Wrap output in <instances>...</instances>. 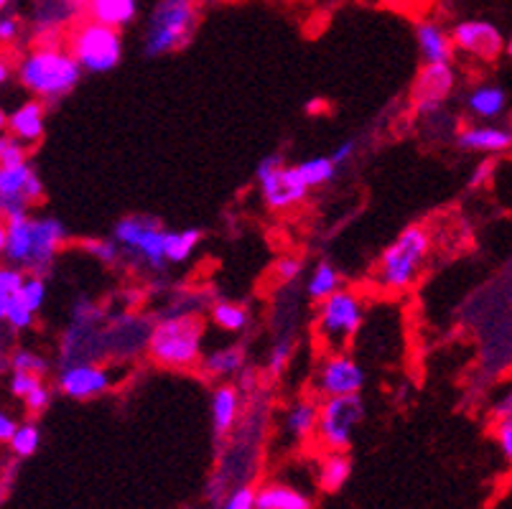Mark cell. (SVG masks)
Masks as SVG:
<instances>
[{
    "label": "cell",
    "instance_id": "obj_19",
    "mask_svg": "<svg viewBox=\"0 0 512 509\" xmlns=\"http://www.w3.org/2000/svg\"><path fill=\"white\" fill-rule=\"evenodd\" d=\"M212 431L217 438H227L240 418V390L230 382H220L212 392Z\"/></svg>",
    "mask_w": 512,
    "mask_h": 509
},
{
    "label": "cell",
    "instance_id": "obj_29",
    "mask_svg": "<svg viewBox=\"0 0 512 509\" xmlns=\"http://www.w3.org/2000/svg\"><path fill=\"white\" fill-rule=\"evenodd\" d=\"M212 321L217 329L227 331V334H240L248 329L250 314L248 308L232 301H217L212 306Z\"/></svg>",
    "mask_w": 512,
    "mask_h": 509
},
{
    "label": "cell",
    "instance_id": "obj_30",
    "mask_svg": "<svg viewBox=\"0 0 512 509\" xmlns=\"http://www.w3.org/2000/svg\"><path fill=\"white\" fill-rule=\"evenodd\" d=\"M299 174L301 179H304V184L309 186V189H316V186H327L329 181L337 179V161H334L332 156H314V158H306V161H301L299 166Z\"/></svg>",
    "mask_w": 512,
    "mask_h": 509
},
{
    "label": "cell",
    "instance_id": "obj_10",
    "mask_svg": "<svg viewBox=\"0 0 512 509\" xmlns=\"http://www.w3.org/2000/svg\"><path fill=\"white\" fill-rule=\"evenodd\" d=\"M311 387L319 398H339V395H360L365 387V370L352 354L344 349H329L319 359Z\"/></svg>",
    "mask_w": 512,
    "mask_h": 509
},
{
    "label": "cell",
    "instance_id": "obj_7",
    "mask_svg": "<svg viewBox=\"0 0 512 509\" xmlns=\"http://www.w3.org/2000/svg\"><path fill=\"white\" fill-rule=\"evenodd\" d=\"M365 306L355 291L339 288L316 308V336L329 349H344L362 329Z\"/></svg>",
    "mask_w": 512,
    "mask_h": 509
},
{
    "label": "cell",
    "instance_id": "obj_41",
    "mask_svg": "<svg viewBox=\"0 0 512 509\" xmlns=\"http://www.w3.org/2000/svg\"><path fill=\"white\" fill-rule=\"evenodd\" d=\"M23 280H26V275L18 268H0V293L3 296H16L21 291Z\"/></svg>",
    "mask_w": 512,
    "mask_h": 509
},
{
    "label": "cell",
    "instance_id": "obj_14",
    "mask_svg": "<svg viewBox=\"0 0 512 509\" xmlns=\"http://www.w3.org/2000/svg\"><path fill=\"white\" fill-rule=\"evenodd\" d=\"M113 372L92 362H72L64 364L59 372V390L72 400H92L113 390Z\"/></svg>",
    "mask_w": 512,
    "mask_h": 509
},
{
    "label": "cell",
    "instance_id": "obj_22",
    "mask_svg": "<svg viewBox=\"0 0 512 509\" xmlns=\"http://www.w3.org/2000/svg\"><path fill=\"white\" fill-rule=\"evenodd\" d=\"M255 509H314V499L288 484L268 482L255 492Z\"/></svg>",
    "mask_w": 512,
    "mask_h": 509
},
{
    "label": "cell",
    "instance_id": "obj_26",
    "mask_svg": "<svg viewBox=\"0 0 512 509\" xmlns=\"http://www.w3.org/2000/svg\"><path fill=\"white\" fill-rule=\"evenodd\" d=\"M352 476V459L347 451H327L319 461V487L324 492H339Z\"/></svg>",
    "mask_w": 512,
    "mask_h": 509
},
{
    "label": "cell",
    "instance_id": "obj_37",
    "mask_svg": "<svg viewBox=\"0 0 512 509\" xmlns=\"http://www.w3.org/2000/svg\"><path fill=\"white\" fill-rule=\"evenodd\" d=\"M492 438H495L497 448H500L502 459L512 466V415L510 418L495 420V428H492Z\"/></svg>",
    "mask_w": 512,
    "mask_h": 509
},
{
    "label": "cell",
    "instance_id": "obj_52",
    "mask_svg": "<svg viewBox=\"0 0 512 509\" xmlns=\"http://www.w3.org/2000/svg\"><path fill=\"white\" fill-rule=\"evenodd\" d=\"M8 303H11V296H3V293H0V321H6Z\"/></svg>",
    "mask_w": 512,
    "mask_h": 509
},
{
    "label": "cell",
    "instance_id": "obj_25",
    "mask_svg": "<svg viewBox=\"0 0 512 509\" xmlns=\"http://www.w3.org/2000/svg\"><path fill=\"white\" fill-rule=\"evenodd\" d=\"M202 372L212 380H230V377L240 375L245 370V349L240 344H230V347L214 349L207 357H202Z\"/></svg>",
    "mask_w": 512,
    "mask_h": 509
},
{
    "label": "cell",
    "instance_id": "obj_16",
    "mask_svg": "<svg viewBox=\"0 0 512 509\" xmlns=\"http://www.w3.org/2000/svg\"><path fill=\"white\" fill-rule=\"evenodd\" d=\"M456 146L469 153H505L512 148V128L497 123L467 125L456 135Z\"/></svg>",
    "mask_w": 512,
    "mask_h": 509
},
{
    "label": "cell",
    "instance_id": "obj_42",
    "mask_svg": "<svg viewBox=\"0 0 512 509\" xmlns=\"http://www.w3.org/2000/svg\"><path fill=\"white\" fill-rule=\"evenodd\" d=\"M23 403H26V408H29V413H41V410L49 408L51 403V392L49 387L44 385V382H39V385L34 387V390L23 398Z\"/></svg>",
    "mask_w": 512,
    "mask_h": 509
},
{
    "label": "cell",
    "instance_id": "obj_23",
    "mask_svg": "<svg viewBox=\"0 0 512 509\" xmlns=\"http://www.w3.org/2000/svg\"><path fill=\"white\" fill-rule=\"evenodd\" d=\"M31 250H34V224H31L29 214L8 219L6 258L18 268H29Z\"/></svg>",
    "mask_w": 512,
    "mask_h": 509
},
{
    "label": "cell",
    "instance_id": "obj_15",
    "mask_svg": "<svg viewBox=\"0 0 512 509\" xmlns=\"http://www.w3.org/2000/svg\"><path fill=\"white\" fill-rule=\"evenodd\" d=\"M31 224H34V250H31L29 270H34V275H46L54 265L59 247L67 240V230L54 217L31 219Z\"/></svg>",
    "mask_w": 512,
    "mask_h": 509
},
{
    "label": "cell",
    "instance_id": "obj_28",
    "mask_svg": "<svg viewBox=\"0 0 512 509\" xmlns=\"http://www.w3.org/2000/svg\"><path fill=\"white\" fill-rule=\"evenodd\" d=\"M199 242H202V232L197 227L166 232V258H169V265L186 263L199 247Z\"/></svg>",
    "mask_w": 512,
    "mask_h": 509
},
{
    "label": "cell",
    "instance_id": "obj_8",
    "mask_svg": "<svg viewBox=\"0 0 512 509\" xmlns=\"http://www.w3.org/2000/svg\"><path fill=\"white\" fill-rule=\"evenodd\" d=\"M255 181L260 186L265 207L273 212H291L309 196V186L301 179L299 168L286 166L278 153L263 156L255 166Z\"/></svg>",
    "mask_w": 512,
    "mask_h": 509
},
{
    "label": "cell",
    "instance_id": "obj_2",
    "mask_svg": "<svg viewBox=\"0 0 512 509\" xmlns=\"http://www.w3.org/2000/svg\"><path fill=\"white\" fill-rule=\"evenodd\" d=\"M199 23V0H156L143 31L148 59L169 56L192 44Z\"/></svg>",
    "mask_w": 512,
    "mask_h": 509
},
{
    "label": "cell",
    "instance_id": "obj_18",
    "mask_svg": "<svg viewBox=\"0 0 512 509\" xmlns=\"http://www.w3.org/2000/svg\"><path fill=\"white\" fill-rule=\"evenodd\" d=\"M319 408L321 403L311 395L306 398L293 400L291 405L286 408L281 420V428H283V436L288 441H306V438L316 436V426H319Z\"/></svg>",
    "mask_w": 512,
    "mask_h": 509
},
{
    "label": "cell",
    "instance_id": "obj_39",
    "mask_svg": "<svg viewBox=\"0 0 512 509\" xmlns=\"http://www.w3.org/2000/svg\"><path fill=\"white\" fill-rule=\"evenodd\" d=\"M13 372H31V375H44L46 362L34 352H16L13 354Z\"/></svg>",
    "mask_w": 512,
    "mask_h": 509
},
{
    "label": "cell",
    "instance_id": "obj_53",
    "mask_svg": "<svg viewBox=\"0 0 512 509\" xmlns=\"http://www.w3.org/2000/svg\"><path fill=\"white\" fill-rule=\"evenodd\" d=\"M8 128V118H6V112H3V107H0V133Z\"/></svg>",
    "mask_w": 512,
    "mask_h": 509
},
{
    "label": "cell",
    "instance_id": "obj_20",
    "mask_svg": "<svg viewBox=\"0 0 512 509\" xmlns=\"http://www.w3.org/2000/svg\"><path fill=\"white\" fill-rule=\"evenodd\" d=\"M464 105H467L472 118L482 120V123H492V120L505 115L507 92L502 87H497V84H477V87L469 90Z\"/></svg>",
    "mask_w": 512,
    "mask_h": 509
},
{
    "label": "cell",
    "instance_id": "obj_45",
    "mask_svg": "<svg viewBox=\"0 0 512 509\" xmlns=\"http://www.w3.org/2000/svg\"><path fill=\"white\" fill-rule=\"evenodd\" d=\"M510 415H512V387L502 392L500 398L492 403V418L500 420V418H510Z\"/></svg>",
    "mask_w": 512,
    "mask_h": 509
},
{
    "label": "cell",
    "instance_id": "obj_6",
    "mask_svg": "<svg viewBox=\"0 0 512 509\" xmlns=\"http://www.w3.org/2000/svg\"><path fill=\"white\" fill-rule=\"evenodd\" d=\"M69 51L85 72L107 74L123 62V36L118 28L87 18L74 26Z\"/></svg>",
    "mask_w": 512,
    "mask_h": 509
},
{
    "label": "cell",
    "instance_id": "obj_4",
    "mask_svg": "<svg viewBox=\"0 0 512 509\" xmlns=\"http://www.w3.org/2000/svg\"><path fill=\"white\" fill-rule=\"evenodd\" d=\"M428 250H431V237H428L426 227L421 224L406 227L380 255L377 283L388 291H406L421 275Z\"/></svg>",
    "mask_w": 512,
    "mask_h": 509
},
{
    "label": "cell",
    "instance_id": "obj_38",
    "mask_svg": "<svg viewBox=\"0 0 512 509\" xmlns=\"http://www.w3.org/2000/svg\"><path fill=\"white\" fill-rule=\"evenodd\" d=\"M293 354V342L291 339H278L276 344H273L271 349V357H268V370H271V375H281L283 370H286L288 359H291Z\"/></svg>",
    "mask_w": 512,
    "mask_h": 509
},
{
    "label": "cell",
    "instance_id": "obj_48",
    "mask_svg": "<svg viewBox=\"0 0 512 509\" xmlns=\"http://www.w3.org/2000/svg\"><path fill=\"white\" fill-rule=\"evenodd\" d=\"M16 428H18L16 420H13L8 413H3V410H0V441L11 443V438H13V433H16Z\"/></svg>",
    "mask_w": 512,
    "mask_h": 509
},
{
    "label": "cell",
    "instance_id": "obj_1",
    "mask_svg": "<svg viewBox=\"0 0 512 509\" xmlns=\"http://www.w3.org/2000/svg\"><path fill=\"white\" fill-rule=\"evenodd\" d=\"M204 326L194 314L161 316L148 336V357L169 370H189L202 362Z\"/></svg>",
    "mask_w": 512,
    "mask_h": 509
},
{
    "label": "cell",
    "instance_id": "obj_27",
    "mask_svg": "<svg viewBox=\"0 0 512 509\" xmlns=\"http://www.w3.org/2000/svg\"><path fill=\"white\" fill-rule=\"evenodd\" d=\"M342 288V273L334 263L329 260H319V263L311 268L309 280H306V296L311 301L321 303L324 298H329L332 293H337Z\"/></svg>",
    "mask_w": 512,
    "mask_h": 509
},
{
    "label": "cell",
    "instance_id": "obj_49",
    "mask_svg": "<svg viewBox=\"0 0 512 509\" xmlns=\"http://www.w3.org/2000/svg\"><path fill=\"white\" fill-rule=\"evenodd\" d=\"M490 171H492V161L479 163V166L474 168V176H472V179H469V186H479V184H482V181H487Z\"/></svg>",
    "mask_w": 512,
    "mask_h": 509
},
{
    "label": "cell",
    "instance_id": "obj_21",
    "mask_svg": "<svg viewBox=\"0 0 512 509\" xmlns=\"http://www.w3.org/2000/svg\"><path fill=\"white\" fill-rule=\"evenodd\" d=\"M87 18L118 31L133 26L138 18V0H87Z\"/></svg>",
    "mask_w": 512,
    "mask_h": 509
},
{
    "label": "cell",
    "instance_id": "obj_36",
    "mask_svg": "<svg viewBox=\"0 0 512 509\" xmlns=\"http://www.w3.org/2000/svg\"><path fill=\"white\" fill-rule=\"evenodd\" d=\"M21 298L31 306V311H39L41 306H44L46 301V283L41 275H31V278L23 280V286H21Z\"/></svg>",
    "mask_w": 512,
    "mask_h": 509
},
{
    "label": "cell",
    "instance_id": "obj_12",
    "mask_svg": "<svg viewBox=\"0 0 512 509\" xmlns=\"http://www.w3.org/2000/svg\"><path fill=\"white\" fill-rule=\"evenodd\" d=\"M451 41H454L456 51H462L464 56H469L474 62L484 64L500 59L507 44L502 39L500 28L492 21H484V18H467V21L454 23Z\"/></svg>",
    "mask_w": 512,
    "mask_h": 509
},
{
    "label": "cell",
    "instance_id": "obj_57",
    "mask_svg": "<svg viewBox=\"0 0 512 509\" xmlns=\"http://www.w3.org/2000/svg\"><path fill=\"white\" fill-rule=\"evenodd\" d=\"M8 3H11V0H0V11H3V8H6Z\"/></svg>",
    "mask_w": 512,
    "mask_h": 509
},
{
    "label": "cell",
    "instance_id": "obj_40",
    "mask_svg": "<svg viewBox=\"0 0 512 509\" xmlns=\"http://www.w3.org/2000/svg\"><path fill=\"white\" fill-rule=\"evenodd\" d=\"M222 509H255V489L248 484L235 487L222 504Z\"/></svg>",
    "mask_w": 512,
    "mask_h": 509
},
{
    "label": "cell",
    "instance_id": "obj_32",
    "mask_svg": "<svg viewBox=\"0 0 512 509\" xmlns=\"http://www.w3.org/2000/svg\"><path fill=\"white\" fill-rule=\"evenodd\" d=\"M304 275V260L296 255H283L273 265V278L278 280V286H291Z\"/></svg>",
    "mask_w": 512,
    "mask_h": 509
},
{
    "label": "cell",
    "instance_id": "obj_17",
    "mask_svg": "<svg viewBox=\"0 0 512 509\" xmlns=\"http://www.w3.org/2000/svg\"><path fill=\"white\" fill-rule=\"evenodd\" d=\"M416 46L423 64H446L454 59V41L449 28L434 18H423L416 23Z\"/></svg>",
    "mask_w": 512,
    "mask_h": 509
},
{
    "label": "cell",
    "instance_id": "obj_47",
    "mask_svg": "<svg viewBox=\"0 0 512 509\" xmlns=\"http://www.w3.org/2000/svg\"><path fill=\"white\" fill-rule=\"evenodd\" d=\"M388 3L403 13H418V11H423V8H426L431 0H388Z\"/></svg>",
    "mask_w": 512,
    "mask_h": 509
},
{
    "label": "cell",
    "instance_id": "obj_56",
    "mask_svg": "<svg viewBox=\"0 0 512 509\" xmlns=\"http://www.w3.org/2000/svg\"><path fill=\"white\" fill-rule=\"evenodd\" d=\"M505 54H507V56H510V59H512V39H510V41H507V44H505Z\"/></svg>",
    "mask_w": 512,
    "mask_h": 509
},
{
    "label": "cell",
    "instance_id": "obj_51",
    "mask_svg": "<svg viewBox=\"0 0 512 509\" xmlns=\"http://www.w3.org/2000/svg\"><path fill=\"white\" fill-rule=\"evenodd\" d=\"M6 245H8V219L0 217V258L6 255Z\"/></svg>",
    "mask_w": 512,
    "mask_h": 509
},
{
    "label": "cell",
    "instance_id": "obj_55",
    "mask_svg": "<svg viewBox=\"0 0 512 509\" xmlns=\"http://www.w3.org/2000/svg\"><path fill=\"white\" fill-rule=\"evenodd\" d=\"M6 77H8V67L3 62H0V84L6 82Z\"/></svg>",
    "mask_w": 512,
    "mask_h": 509
},
{
    "label": "cell",
    "instance_id": "obj_43",
    "mask_svg": "<svg viewBox=\"0 0 512 509\" xmlns=\"http://www.w3.org/2000/svg\"><path fill=\"white\" fill-rule=\"evenodd\" d=\"M39 382H41L39 375H31V372H13L11 392L16 395V398L23 400L36 385H39Z\"/></svg>",
    "mask_w": 512,
    "mask_h": 509
},
{
    "label": "cell",
    "instance_id": "obj_46",
    "mask_svg": "<svg viewBox=\"0 0 512 509\" xmlns=\"http://www.w3.org/2000/svg\"><path fill=\"white\" fill-rule=\"evenodd\" d=\"M18 31H21V26H18V18H13V16L0 18V41H3V44H11V41L18 36Z\"/></svg>",
    "mask_w": 512,
    "mask_h": 509
},
{
    "label": "cell",
    "instance_id": "obj_33",
    "mask_svg": "<svg viewBox=\"0 0 512 509\" xmlns=\"http://www.w3.org/2000/svg\"><path fill=\"white\" fill-rule=\"evenodd\" d=\"M26 143L16 135H3L0 133V166H18L26 163Z\"/></svg>",
    "mask_w": 512,
    "mask_h": 509
},
{
    "label": "cell",
    "instance_id": "obj_24",
    "mask_svg": "<svg viewBox=\"0 0 512 509\" xmlns=\"http://www.w3.org/2000/svg\"><path fill=\"white\" fill-rule=\"evenodd\" d=\"M8 128L16 138L23 143H36L44 135L46 128V115H44V100H29L23 102L11 118H8Z\"/></svg>",
    "mask_w": 512,
    "mask_h": 509
},
{
    "label": "cell",
    "instance_id": "obj_34",
    "mask_svg": "<svg viewBox=\"0 0 512 509\" xmlns=\"http://www.w3.org/2000/svg\"><path fill=\"white\" fill-rule=\"evenodd\" d=\"M85 250L90 252L92 258L105 265H118L120 258H123V250H120V245L113 237L110 240H87Z\"/></svg>",
    "mask_w": 512,
    "mask_h": 509
},
{
    "label": "cell",
    "instance_id": "obj_50",
    "mask_svg": "<svg viewBox=\"0 0 512 509\" xmlns=\"http://www.w3.org/2000/svg\"><path fill=\"white\" fill-rule=\"evenodd\" d=\"M324 107H327V102L321 100V97H314V100L306 102L304 112L306 115H321V110H324Z\"/></svg>",
    "mask_w": 512,
    "mask_h": 509
},
{
    "label": "cell",
    "instance_id": "obj_3",
    "mask_svg": "<svg viewBox=\"0 0 512 509\" xmlns=\"http://www.w3.org/2000/svg\"><path fill=\"white\" fill-rule=\"evenodd\" d=\"M85 69L72 56V51L59 49V46H41L31 51L18 67L21 84L29 92H34L36 100L54 102L59 97L69 95L79 84Z\"/></svg>",
    "mask_w": 512,
    "mask_h": 509
},
{
    "label": "cell",
    "instance_id": "obj_35",
    "mask_svg": "<svg viewBox=\"0 0 512 509\" xmlns=\"http://www.w3.org/2000/svg\"><path fill=\"white\" fill-rule=\"evenodd\" d=\"M34 314H36V311H31V306L26 301H23L21 293L11 296V303H8L6 321L13 326V329H29V326L34 324Z\"/></svg>",
    "mask_w": 512,
    "mask_h": 509
},
{
    "label": "cell",
    "instance_id": "obj_13",
    "mask_svg": "<svg viewBox=\"0 0 512 509\" xmlns=\"http://www.w3.org/2000/svg\"><path fill=\"white\" fill-rule=\"evenodd\" d=\"M456 87V72L451 62L423 64L411 87V105L416 115H436Z\"/></svg>",
    "mask_w": 512,
    "mask_h": 509
},
{
    "label": "cell",
    "instance_id": "obj_9",
    "mask_svg": "<svg viewBox=\"0 0 512 509\" xmlns=\"http://www.w3.org/2000/svg\"><path fill=\"white\" fill-rule=\"evenodd\" d=\"M362 418H365V403H362L360 395L324 398L319 408L316 441L327 451H347Z\"/></svg>",
    "mask_w": 512,
    "mask_h": 509
},
{
    "label": "cell",
    "instance_id": "obj_44",
    "mask_svg": "<svg viewBox=\"0 0 512 509\" xmlns=\"http://www.w3.org/2000/svg\"><path fill=\"white\" fill-rule=\"evenodd\" d=\"M355 153H357V140L355 138H347V140H342V143H339V146L334 148L332 153H329V156H332L334 161H337V166L342 168L344 163L355 158Z\"/></svg>",
    "mask_w": 512,
    "mask_h": 509
},
{
    "label": "cell",
    "instance_id": "obj_58",
    "mask_svg": "<svg viewBox=\"0 0 512 509\" xmlns=\"http://www.w3.org/2000/svg\"><path fill=\"white\" fill-rule=\"evenodd\" d=\"M507 303H510V306H512V288H510V293H507Z\"/></svg>",
    "mask_w": 512,
    "mask_h": 509
},
{
    "label": "cell",
    "instance_id": "obj_31",
    "mask_svg": "<svg viewBox=\"0 0 512 509\" xmlns=\"http://www.w3.org/2000/svg\"><path fill=\"white\" fill-rule=\"evenodd\" d=\"M41 443V431L36 423H23V426L16 428L11 438V448L16 456H31L39 451Z\"/></svg>",
    "mask_w": 512,
    "mask_h": 509
},
{
    "label": "cell",
    "instance_id": "obj_54",
    "mask_svg": "<svg viewBox=\"0 0 512 509\" xmlns=\"http://www.w3.org/2000/svg\"><path fill=\"white\" fill-rule=\"evenodd\" d=\"M69 8H77V6H87V0H64Z\"/></svg>",
    "mask_w": 512,
    "mask_h": 509
},
{
    "label": "cell",
    "instance_id": "obj_5",
    "mask_svg": "<svg viewBox=\"0 0 512 509\" xmlns=\"http://www.w3.org/2000/svg\"><path fill=\"white\" fill-rule=\"evenodd\" d=\"M166 227L151 214H128L113 227V240L123 255L136 260L143 268L161 273L169 265L166 258Z\"/></svg>",
    "mask_w": 512,
    "mask_h": 509
},
{
    "label": "cell",
    "instance_id": "obj_11",
    "mask_svg": "<svg viewBox=\"0 0 512 509\" xmlns=\"http://www.w3.org/2000/svg\"><path fill=\"white\" fill-rule=\"evenodd\" d=\"M41 196H44V184L29 163L0 166V217H21L29 204L39 202Z\"/></svg>",
    "mask_w": 512,
    "mask_h": 509
}]
</instances>
